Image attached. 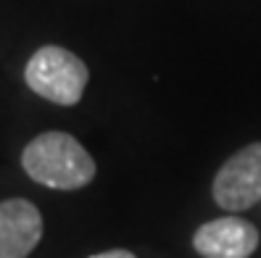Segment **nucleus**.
I'll list each match as a JSON object with an SVG mask.
<instances>
[{"mask_svg": "<svg viewBox=\"0 0 261 258\" xmlns=\"http://www.w3.org/2000/svg\"><path fill=\"white\" fill-rule=\"evenodd\" d=\"M21 166L37 185L80 190L95 177V161L69 132H42L24 148Z\"/></svg>", "mask_w": 261, "mask_h": 258, "instance_id": "f257e3e1", "label": "nucleus"}, {"mask_svg": "<svg viewBox=\"0 0 261 258\" xmlns=\"http://www.w3.org/2000/svg\"><path fill=\"white\" fill-rule=\"evenodd\" d=\"M27 87L35 95L56 105H76L85 95L90 71L80 55L58 45H45L35 50L24 69Z\"/></svg>", "mask_w": 261, "mask_h": 258, "instance_id": "f03ea898", "label": "nucleus"}, {"mask_svg": "<svg viewBox=\"0 0 261 258\" xmlns=\"http://www.w3.org/2000/svg\"><path fill=\"white\" fill-rule=\"evenodd\" d=\"M214 200L224 211H245L261 203V142L245 145L214 177Z\"/></svg>", "mask_w": 261, "mask_h": 258, "instance_id": "7ed1b4c3", "label": "nucleus"}, {"mask_svg": "<svg viewBox=\"0 0 261 258\" xmlns=\"http://www.w3.org/2000/svg\"><path fill=\"white\" fill-rule=\"evenodd\" d=\"M193 248L203 258H248L258 248V232L251 221L238 216L214 219L195 232Z\"/></svg>", "mask_w": 261, "mask_h": 258, "instance_id": "20e7f679", "label": "nucleus"}, {"mask_svg": "<svg viewBox=\"0 0 261 258\" xmlns=\"http://www.w3.org/2000/svg\"><path fill=\"white\" fill-rule=\"evenodd\" d=\"M42 240V214L24 198L0 203V258H27Z\"/></svg>", "mask_w": 261, "mask_h": 258, "instance_id": "39448f33", "label": "nucleus"}, {"mask_svg": "<svg viewBox=\"0 0 261 258\" xmlns=\"http://www.w3.org/2000/svg\"><path fill=\"white\" fill-rule=\"evenodd\" d=\"M90 258H137L135 253L124 250V248H116V250H106V253H98V255H90Z\"/></svg>", "mask_w": 261, "mask_h": 258, "instance_id": "423d86ee", "label": "nucleus"}]
</instances>
